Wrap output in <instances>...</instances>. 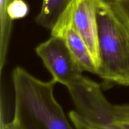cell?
Masks as SVG:
<instances>
[{
  "label": "cell",
  "instance_id": "13",
  "mask_svg": "<svg viewBox=\"0 0 129 129\" xmlns=\"http://www.w3.org/2000/svg\"><path fill=\"white\" fill-rule=\"evenodd\" d=\"M117 125L122 128V129H129V120L126 122L121 123L117 124Z\"/></svg>",
  "mask_w": 129,
  "mask_h": 129
},
{
  "label": "cell",
  "instance_id": "12",
  "mask_svg": "<svg viewBox=\"0 0 129 129\" xmlns=\"http://www.w3.org/2000/svg\"><path fill=\"white\" fill-rule=\"evenodd\" d=\"M91 129H122V128L120 127L118 125L113 124V125H104V126H97V127L93 128Z\"/></svg>",
  "mask_w": 129,
  "mask_h": 129
},
{
  "label": "cell",
  "instance_id": "9",
  "mask_svg": "<svg viewBox=\"0 0 129 129\" xmlns=\"http://www.w3.org/2000/svg\"><path fill=\"white\" fill-rule=\"evenodd\" d=\"M8 16L12 21L25 17L29 12V6L24 0H13L6 8Z\"/></svg>",
  "mask_w": 129,
  "mask_h": 129
},
{
  "label": "cell",
  "instance_id": "11",
  "mask_svg": "<svg viewBox=\"0 0 129 129\" xmlns=\"http://www.w3.org/2000/svg\"><path fill=\"white\" fill-rule=\"evenodd\" d=\"M0 129H22L17 120L14 118L7 122L3 120H0Z\"/></svg>",
  "mask_w": 129,
  "mask_h": 129
},
{
  "label": "cell",
  "instance_id": "3",
  "mask_svg": "<svg viewBox=\"0 0 129 129\" xmlns=\"http://www.w3.org/2000/svg\"><path fill=\"white\" fill-rule=\"evenodd\" d=\"M67 88L76 110L69 117L76 129L126 122L129 120V104H113L107 100L97 82L83 75Z\"/></svg>",
  "mask_w": 129,
  "mask_h": 129
},
{
  "label": "cell",
  "instance_id": "4",
  "mask_svg": "<svg viewBox=\"0 0 129 129\" xmlns=\"http://www.w3.org/2000/svg\"><path fill=\"white\" fill-rule=\"evenodd\" d=\"M35 52L56 83L68 87L83 75V70L60 37L51 35L36 47Z\"/></svg>",
  "mask_w": 129,
  "mask_h": 129
},
{
  "label": "cell",
  "instance_id": "7",
  "mask_svg": "<svg viewBox=\"0 0 129 129\" xmlns=\"http://www.w3.org/2000/svg\"><path fill=\"white\" fill-rule=\"evenodd\" d=\"M73 0H42L41 9L35 18L40 26L52 30Z\"/></svg>",
  "mask_w": 129,
  "mask_h": 129
},
{
  "label": "cell",
  "instance_id": "5",
  "mask_svg": "<svg viewBox=\"0 0 129 129\" xmlns=\"http://www.w3.org/2000/svg\"><path fill=\"white\" fill-rule=\"evenodd\" d=\"M103 0H73L64 11L74 30L85 42L97 67L99 65L97 11Z\"/></svg>",
  "mask_w": 129,
  "mask_h": 129
},
{
  "label": "cell",
  "instance_id": "1",
  "mask_svg": "<svg viewBox=\"0 0 129 129\" xmlns=\"http://www.w3.org/2000/svg\"><path fill=\"white\" fill-rule=\"evenodd\" d=\"M14 118L22 129H74L54 94L56 82L43 81L22 67L12 73Z\"/></svg>",
  "mask_w": 129,
  "mask_h": 129
},
{
  "label": "cell",
  "instance_id": "2",
  "mask_svg": "<svg viewBox=\"0 0 129 129\" xmlns=\"http://www.w3.org/2000/svg\"><path fill=\"white\" fill-rule=\"evenodd\" d=\"M99 65L97 75L105 88L129 86V30L110 3L103 0L97 11Z\"/></svg>",
  "mask_w": 129,
  "mask_h": 129
},
{
  "label": "cell",
  "instance_id": "14",
  "mask_svg": "<svg viewBox=\"0 0 129 129\" xmlns=\"http://www.w3.org/2000/svg\"><path fill=\"white\" fill-rule=\"evenodd\" d=\"M105 1L107 3H111V2H112V1H115V0H105Z\"/></svg>",
  "mask_w": 129,
  "mask_h": 129
},
{
  "label": "cell",
  "instance_id": "6",
  "mask_svg": "<svg viewBox=\"0 0 129 129\" xmlns=\"http://www.w3.org/2000/svg\"><path fill=\"white\" fill-rule=\"evenodd\" d=\"M51 35L62 38L71 53L83 72L97 75L98 67L93 60L86 45L78 33L74 30L69 20L62 15L51 30Z\"/></svg>",
  "mask_w": 129,
  "mask_h": 129
},
{
  "label": "cell",
  "instance_id": "10",
  "mask_svg": "<svg viewBox=\"0 0 129 129\" xmlns=\"http://www.w3.org/2000/svg\"><path fill=\"white\" fill-rule=\"evenodd\" d=\"M108 3L129 30V0H115Z\"/></svg>",
  "mask_w": 129,
  "mask_h": 129
},
{
  "label": "cell",
  "instance_id": "8",
  "mask_svg": "<svg viewBox=\"0 0 129 129\" xmlns=\"http://www.w3.org/2000/svg\"><path fill=\"white\" fill-rule=\"evenodd\" d=\"M13 0H0V68L6 63L12 30L13 21L7 15L6 8Z\"/></svg>",
  "mask_w": 129,
  "mask_h": 129
}]
</instances>
